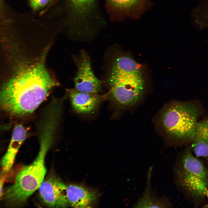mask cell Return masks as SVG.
<instances>
[{
	"instance_id": "obj_1",
	"label": "cell",
	"mask_w": 208,
	"mask_h": 208,
	"mask_svg": "<svg viewBox=\"0 0 208 208\" xmlns=\"http://www.w3.org/2000/svg\"><path fill=\"white\" fill-rule=\"evenodd\" d=\"M44 55L37 63L23 67L3 86L0 104L3 111L21 117L32 113L58 85L45 67Z\"/></svg>"
},
{
	"instance_id": "obj_13",
	"label": "cell",
	"mask_w": 208,
	"mask_h": 208,
	"mask_svg": "<svg viewBox=\"0 0 208 208\" xmlns=\"http://www.w3.org/2000/svg\"><path fill=\"white\" fill-rule=\"evenodd\" d=\"M192 146L196 157L208 158V119L198 122Z\"/></svg>"
},
{
	"instance_id": "obj_12",
	"label": "cell",
	"mask_w": 208,
	"mask_h": 208,
	"mask_svg": "<svg viewBox=\"0 0 208 208\" xmlns=\"http://www.w3.org/2000/svg\"><path fill=\"white\" fill-rule=\"evenodd\" d=\"M151 170L148 173L147 185L143 194L134 207L166 208L171 206L168 199L166 196L158 197L155 190H152L151 185Z\"/></svg>"
},
{
	"instance_id": "obj_15",
	"label": "cell",
	"mask_w": 208,
	"mask_h": 208,
	"mask_svg": "<svg viewBox=\"0 0 208 208\" xmlns=\"http://www.w3.org/2000/svg\"><path fill=\"white\" fill-rule=\"evenodd\" d=\"M51 0H29L31 9L35 12L44 8L49 3Z\"/></svg>"
},
{
	"instance_id": "obj_10",
	"label": "cell",
	"mask_w": 208,
	"mask_h": 208,
	"mask_svg": "<svg viewBox=\"0 0 208 208\" xmlns=\"http://www.w3.org/2000/svg\"><path fill=\"white\" fill-rule=\"evenodd\" d=\"M66 193L69 206L76 208L88 207L96 197L95 192L74 184L67 186Z\"/></svg>"
},
{
	"instance_id": "obj_19",
	"label": "cell",
	"mask_w": 208,
	"mask_h": 208,
	"mask_svg": "<svg viewBox=\"0 0 208 208\" xmlns=\"http://www.w3.org/2000/svg\"><path fill=\"white\" fill-rule=\"evenodd\" d=\"M206 196L208 198V190H207L206 192Z\"/></svg>"
},
{
	"instance_id": "obj_11",
	"label": "cell",
	"mask_w": 208,
	"mask_h": 208,
	"mask_svg": "<svg viewBox=\"0 0 208 208\" xmlns=\"http://www.w3.org/2000/svg\"><path fill=\"white\" fill-rule=\"evenodd\" d=\"M123 16L137 19L151 5L149 0H109Z\"/></svg>"
},
{
	"instance_id": "obj_2",
	"label": "cell",
	"mask_w": 208,
	"mask_h": 208,
	"mask_svg": "<svg viewBox=\"0 0 208 208\" xmlns=\"http://www.w3.org/2000/svg\"><path fill=\"white\" fill-rule=\"evenodd\" d=\"M55 130L53 127H43L40 149L35 159L16 175L13 184L8 188L2 197L9 204L17 206L25 203L38 189L47 172L45 164L46 154L52 145Z\"/></svg>"
},
{
	"instance_id": "obj_3",
	"label": "cell",
	"mask_w": 208,
	"mask_h": 208,
	"mask_svg": "<svg viewBox=\"0 0 208 208\" xmlns=\"http://www.w3.org/2000/svg\"><path fill=\"white\" fill-rule=\"evenodd\" d=\"M199 111L194 105L174 102L163 109L160 122L165 132L170 137L180 141H192L198 123Z\"/></svg>"
},
{
	"instance_id": "obj_18",
	"label": "cell",
	"mask_w": 208,
	"mask_h": 208,
	"mask_svg": "<svg viewBox=\"0 0 208 208\" xmlns=\"http://www.w3.org/2000/svg\"><path fill=\"white\" fill-rule=\"evenodd\" d=\"M55 0H51L50 1L48 5L49 7H50L51 6L53 5V3H54V2L55 1Z\"/></svg>"
},
{
	"instance_id": "obj_8",
	"label": "cell",
	"mask_w": 208,
	"mask_h": 208,
	"mask_svg": "<svg viewBox=\"0 0 208 208\" xmlns=\"http://www.w3.org/2000/svg\"><path fill=\"white\" fill-rule=\"evenodd\" d=\"M71 105L76 112L82 114H88L94 112L108 94L101 95L98 93L80 92L75 88L67 90Z\"/></svg>"
},
{
	"instance_id": "obj_4",
	"label": "cell",
	"mask_w": 208,
	"mask_h": 208,
	"mask_svg": "<svg viewBox=\"0 0 208 208\" xmlns=\"http://www.w3.org/2000/svg\"><path fill=\"white\" fill-rule=\"evenodd\" d=\"M107 81L108 96L118 105L132 106L142 96L144 87L142 71L109 72Z\"/></svg>"
},
{
	"instance_id": "obj_16",
	"label": "cell",
	"mask_w": 208,
	"mask_h": 208,
	"mask_svg": "<svg viewBox=\"0 0 208 208\" xmlns=\"http://www.w3.org/2000/svg\"><path fill=\"white\" fill-rule=\"evenodd\" d=\"M94 0H71L74 5L77 8L84 10L90 5Z\"/></svg>"
},
{
	"instance_id": "obj_14",
	"label": "cell",
	"mask_w": 208,
	"mask_h": 208,
	"mask_svg": "<svg viewBox=\"0 0 208 208\" xmlns=\"http://www.w3.org/2000/svg\"><path fill=\"white\" fill-rule=\"evenodd\" d=\"M141 66L133 59L129 56L122 55L115 58L112 61L110 72L142 71Z\"/></svg>"
},
{
	"instance_id": "obj_5",
	"label": "cell",
	"mask_w": 208,
	"mask_h": 208,
	"mask_svg": "<svg viewBox=\"0 0 208 208\" xmlns=\"http://www.w3.org/2000/svg\"><path fill=\"white\" fill-rule=\"evenodd\" d=\"M177 183L194 197L206 196L208 170L190 150L184 153L175 170Z\"/></svg>"
},
{
	"instance_id": "obj_17",
	"label": "cell",
	"mask_w": 208,
	"mask_h": 208,
	"mask_svg": "<svg viewBox=\"0 0 208 208\" xmlns=\"http://www.w3.org/2000/svg\"><path fill=\"white\" fill-rule=\"evenodd\" d=\"M6 174L7 173H1L0 179V197H2L3 195V186Z\"/></svg>"
},
{
	"instance_id": "obj_9",
	"label": "cell",
	"mask_w": 208,
	"mask_h": 208,
	"mask_svg": "<svg viewBox=\"0 0 208 208\" xmlns=\"http://www.w3.org/2000/svg\"><path fill=\"white\" fill-rule=\"evenodd\" d=\"M26 136V130L22 125L15 126L9 145L1 161V173H7L11 169L17 153Z\"/></svg>"
},
{
	"instance_id": "obj_7",
	"label": "cell",
	"mask_w": 208,
	"mask_h": 208,
	"mask_svg": "<svg viewBox=\"0 0 208 208\" xmlns=\"http://www.w3.org/2000/svg\"><path fill=\"white\" fill-rule=\"evenodd\" d=\"M65 184L54 176L44 180L38 189L43 203L50 207H65L69 206Z\"/></svg>"
},
{
	"instance_id": "obj_6",
	"label": "cell",
	"mask_w": 208,
	"mask_h": 208,
	"mask_svg": "<svg viewBox=\"0 0 208 208\" xmlns=\"http://www.w3.org/2000/svg\"><path fill=\"white\" fill-rule=\"evenodd\" d=\"M79 58L76 62L77 70L73 80L75 88L80 92L98 93L101 90L102 82L94 75L89 57L82 51Z\"/></svg>"
}]
</instances>
